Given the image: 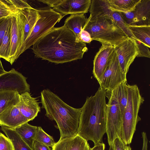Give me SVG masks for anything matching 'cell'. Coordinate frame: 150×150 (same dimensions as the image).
I'll list each match as a JSON object with an SVG mask.
<instances>
[{
  "instance_id": "obj_1",
  "label": "cell",
  "mask_w": 150,
  "mask_h": 150,
  "mask_svg": "<svg viewBox=\"0 0 150 150\" xmlns=\"http://www.w3.org/2000/svg\"><path fill=\"white\" fill-rule=\"evenodd\" d=\"M31 49L35 57L56 64L81 59L88 50L85 43L77 42L74 33L64 24L54 27Z\"/></svg>"
},
{
  "instance_id": "obj_2",
  "label": "cell",
  "mask_w": 150,
  "mask_h": 150,
  "mask_svg": "<svg viewBox=\"0 0 150 150\" xmlns=\"http://www.w3.org/2000/svg\"><path fill=\"white\" fill-rule=\"evenodd\" d=\"M105 91L99 87L93 96L86 98L81 108L77 134L94 145L103 142L106 132Z\"/></svg>"
},
{
  "instance_id": "obj_3",
  "label": "cell",
  "mask_w": 150,
  "mask_h": 150,
  "mask_svg": "<svg viewBox=\"0 0 150 150\" xmlns=\"http://www.w3.org/2000/svg\"><path fill=\"white\" fill-rule=\"evenodd\" d=\"M41 98L45 115L57 124L60 132L59 139L77 135L81 108L70 106L47 89L41 91Z\"/></svg>"
},
{
  "instance_id": "obj_4",
  "label": "cell",
  "mask_w": 150,
  "mask_h": 150,
  "mask_svg": "<svg viewBox=\"0 0 150 150\" xmlns=\"http://www.w3.org/2000/svg\"><path fill=\"white\" fill-rule=\"evenodd\" d=\"M127 105L122 116L120 138L126 145L132 142L138 122L141 120L138 115L140 108L144 101L136 85L128 84Z\"/></svg>"
},
{
  "instance_id": "obj_5",
  "label": "cell",
  "mask_w": 150,
  "mask_h": 150,
  "mask_svg": "<svg viewBox=\"0 0 150 150\" xmlns=\"http://www.w3.org/2000/svg\"><path fill=\"white\" fill-rule=\"evenodd\" d=\"M83 30L90 34L92 40L114 46L128 38L112 20L108 19L90 21L88 18Z\"/></svg>"
},
{
  "instance_id": "obj_6",
  "label": "cell",
  "mask_w": 150,
  "mask_h": 150,
  "mask_svg": "<svg viewBox=\"0 0 150 150\" xmlns=\"http://www.w3.org/2000/svg\"><path fill=\"white\" fill-rule=\"evenodd\" d=\"M40 17L30 36L20 49V55L39 39L47 33L64 17L60 13L50 8L37 9Z\"/></svg>"
},
{
  "instance_id": "obj_7",
  "label": "cell",
  "mask_w": 150,
  "mask_h": 150,
  "mask_svg": "<svg viewBox=\"0 0 150 150\" xmlns=\"http://www.w3.org/2000/svg\"><path fill=\"white\" fill-rule=\"evenodd\" d=\"M108 99L106 108V132L109 145L117 138L120 137L122 115L117 99L111 91H105Z\"/></svg>"
},
{
  "instance_id": "obj_8",
  "label": "cell",
  "mask_w": 150,
  "mask_h": 150,
  "mask_svg": "<svg viewBox=\"0 0 150 150\" xmlns=\"http://www.w3.org/2000/svg\"><path fill=\"white\" fill-rule=\"evenodd\" d=\"M126 75L120 68L115 50L99 83L100 87L105 91H111L121 83L127 82Z\"/></svg>"
},
{
  "instance_id": "obj_9",
  "label": "cell",
  "mask_w": 150,
  "mask_h": 150,
  "mask_svg": "<svg viewBox=\"0 0 150 150\" xmlns=\"http://www.w3.org/2000/svg\"><path fill=\"white\" fill-rule=\"evenodd\" d=\"M24 26V17L20 11L11 16L9 62L11 65L20 56V49L23 42Z\"/></svg>"
},
{
  "instance_id": "obj_10",
  "label": "cell",
  "mask_w": 150,
  "mask_h": 150,
  "mask_svg": "<svg viewBox=\"0 0 150 150\" xmlns=\"http://www.w3.org/2000/svg\"><path fill=\"white\" fill-rule=\"evenodd\" d=\"M114 47L120 68L127 75L130 65L138 54L135 41L133 38H128Z\"/></svg>"
},
{
  "instance_id": "obj_11",
  "label": "cell",
  "mask_w": 150,
  "mask_h": 150,
  "mask_svg": "<svg viewBox=\"0 0 150 150\" xmlns=\"http://www.w3.org/2000/svg\"><path fill=\"white\" fill-rule=\"evenodd\" d=\"M119 13L128 26L150 25V0H141L129 12Z\"/></svg>"
},
{
  "instance_id": "obj_12",
  "label": "cell",
  "mask_w": 150,
  "mask_h": 150,
  "mask_svg": "<svg viewBox=\"0 0 150 150\" xmlns=\"http://www.w3.org/2000/svg\"><path fill=\"white\" fill-rule=\"evenodd\" d=\"M16 91L20 94L30 92V86L26 78L21 73L12 68L0 75V91Z\"/></svg>"
},
{
  "instance_id": "obj_13",
  "label": "cell",
  "mask_w": 150,
  "mask_h": 150,
  "mask_svg": "<svg viewBox=\"0 0 150 150\" xmlns=\"http://www.w3.org/2000/svg\"><path fill=\"white\" fill-rule=\"evenodd\" d=\"M102 44L93 61V73L98 83L115 51L114 46L105 43Z\"/></svg>"
},
{
  "instance_id": "obj_14",
  "label": "cell",
  "mask_w": 150,
  "mask_h": 150,
  "mask_svg": "<svg viewBox=\"0 0 150 150\" xmlns=\"http://www.w3.org/2000/svg\"><path fill=\"white\" fill-rule=\"evenodd\" d=\"M91 0H58L53 9L64 17L71 15L88 12Z\"/></svg>"
},
{
  "instance_id": "obj_15",
  "label": "cell",
  "mask_w": 150,
  "mask_h": 150,
  "mask_svg": "<svg viewBox=\"0 0 150 150\" xmlns=\"http://www.w3.org/2000/svg\"><path fill=\"white\" fill-rule=\"evenodd\" d=\"M18 105L21 114L28 122L33 120L40 111L37 98L32 97L28 92L20 94V101Z\"/></svg>"
},
{
  "instance_id": "obj_16",
  "label": "cell",
  "mask_w": 150,
  "mask_h": 150,
  "mask_svg": "<svg viewBox=\"0 0 150 150\" xmlns=\"http://www.w3.org/2000/svg\"><path fill=\"white\" fill-rule=\"evenodd\" d=\"M18 104L8 108L0 114V126L14 129L28 122L21 114Z\"/></svg>"
},
{
  "instance_id": "obj_17",
  "label": "cell",
  "mask_w": 150,
  "mask_h": 150,
  "mask_svg": "<svg viewBox=\"0 0 150 150\" xmlns=\"http://www.w3.org/2000/svg\"><path fill=\"white\" fill-rule=\"evenodd\" d=\"M91 149L87 141L77 134L59 139L52 150H90Z\"/></svg>"
},
{
  "instance_id": "obj_18",
  "label": "cell",
  "mask_w": 150,
  "mask_h": 150,
  "mask_svg": "<svg viewBox=\"0 0 150 150\" xmlns=\"http://www.w3.org/2000/svg\"><path fill=\"white\" fill-rule=\"evenodd\" d=\"M88 18L93 21L100 18L112 20V11L109 8L108 0H92L90 7Z\"/></svg>"
},
{
  "instance_id": "obj_19",
  "label": "cell",
  "mask_w": 150,
  "mask_h": 150,
  "mask_svg": "<svg viewBox=\"0 0 150 150\" xmlns=\"http://www.w3.org/2000/svg\"><path fill=\"white\" fill-rule=\"evenodd\" d=\"M19 11L23 15L24 18V42L30 35L40 16L37 9L32 7Z\"/></svg>"
},
{
  "instance_id": "obj_20",
  "label": "cell",
  "mask_w": 150,
  "mask_h": 150,
  "mask_svg": "<svg viewBox=\"0 0 150 150\" xmlns=\"http://www.w3.org/2000/svg\"><path fill=\"white\" fill-rule=\"evenodd\" d=\"M84 13L71 15L64 22V25L74 34L77 42L79 41L80 33L86 23V18Z\"/></svg>"
},
{
  "instance_id": "obj_21",
  "label": "cell",
  "mask_w": 150,
  "mask_h": 150,
  "mask_svg": "<svg viewBox=\"0 0 150 150\" xmlns=\"http://www.w3.org/2000/svg\"><path fill=\"white\" fill-rule=\"evenodd\" d=\"M20 101V94L13 90L0 91V114L8 108L17 105Z\"/></svg>"
},
{
  "instance_id": "obj_22",
  "label": "cell",
  "mask_w": 150,
  "mask_h": 150,
  "mask_svg": "<svg viewBox=\"0 0 150 150\" xmlns=\"http://www.w3.org/2000/svg\"><path fill=\"white\" fill-rule=\"evenodd\" d=\"M38 127L24 123L14 129L22 139L32 149Z\"/></svg>"
},
{
  "instance_id": "obj_23",
  "label": "cell",
  "mask_w": 150,
  "mask_h": 150,
  "mask_svg": "<svg viewBox=\"0 0 150 150\" xmlns=\"http://www.w3.org/2000/svg\"><path fill=\"white\" fill-rule=\"evenodd\" d=\"M109 8L113 11L127 13L133 11L141 0H108Z\"/></svg>"
},
{
  "instance_id": "obj_24",
  "label": "cell",
  "mask_w": 150,
  "mask_h": 150,
  "mask_svg": "<svg viewBox=\"0 0 150 150\" xmlns=\"http://www.w3.org/2000/svg\"><path fill=\"white\" fill-rule=\"evenodd\" d=\"M1 129L11 141L14 150H33L22 139L14 129L1 127Z\"/></svg>"
},
{
  "instance_id": "obj_25",
  "label": "cell",
  "mask_w": 150,
  "mask_h": 150,
  "mask_svg": "<svg viewBox=\"0 0 150 150\" xmlns=\"http://www.w3.org/2000/svg\"><path fill=\"white\" fill-rule=\"evenodd\" d=\"M135 38L150 47V25H129Z\"/></svg>"
},
{
  "instance_id": "obj_26",
  "label": "cell",
  "mask_w": 150,
  "mask_h": 150,
  "mask_svg": "<svg viewBox=\"0 0 150 150\" xmlns=\"http://www.w3.org/2000/svg\"><path fill=\"white\" fill-rule=\"evenodd\" d=\"M128 84L127 82L122 83L111 91L117 100L122 116L127 103Z\"/></svg>"
},
{
  "instance_id": "obj_27",
  "label": "cell",
  "mask_w": 150,
  "mask_h": 150,
  "mask_svg": "<svg viewBox=\"0 0 150 150\" xmlns=\"http://www.w3.org/2000/svg\"><path fill=\"white\" fill-rule=\"evenodd\" d=\"M11 25L8 28L0 46V58L9 62L11 45Z\"/></svg>"
},
{
  "instance_id": "obj_28",
  "label": "cell",
  "mask_w": 150,
  "mask_h": 150,
  "mask_svg": "<svg viewBox=\"0 0 150 150\" xmlns=\"http://www.w3.org/2000/svg\"><path fill=\"white\" fill-rule=\"evenodd\" d=\"M112 20L117 26L123 31L128 38L135 39L130 31L129 26L125 22L119 12L112 11Z\"/></svg>"
},
{
  "instance_id": "obj_29",
  "label": "cell",
  "mask_w": 150,
  "mask_h": 150,
  "mask_svg": "<svg viewBox=\"0 0 150 150\" xmlns=\"http://www.w3.org/2000/svg\"><path fill=\"white\" fill-rule=\"evenodd\" d=\"M35 140L52 148L55 143L53 137L46 133L40 127L38 128Z\"/></svg>"
},
{
  "instance_id": "obj_30",
  "label": "cell",
  "mask_w": 150,
  "mask_h": 150,
  "mask_svg": "<svg viewBox=\"0 0 150 150\" xmlns=\"http://www.w3.org/2000/svg\"><path fill=\"white\" fill-rule=\"evenodd\" d=\"M3 1L15 14L23 9L32 7L25 0H3Z\"/></svg>"
},
{
  "instance_id": "obj_31",
  "label": "cell",
  "mask_w": 150,
  "mask_h": 150,
  "mask_svg": "<svg viewBox=\"0 0 150 150\" xmlns=\"http://www.w3.org/2000/svg\"><path fill=\"white\" fill-rule=\"evenodd\" d=\"M11 16L0 19V46L6 31L11 25Z\"/></svg>"
},
{
  "instance_id": "obj_32",
  "label": "cell",
  "mask_w": 150,
  "mask_h": 150,
  "mask_svg": "<svg viewBox=\"0 0 150 150\" xmlns=\"http://www.w3.org/2000/svg\"><path fill=\"white\" fill-rule=\"evenodd\" d=\"M135 41L138 50V57H146L150 58V48L143 43L136 39H133Z\"/></svg>"
},
{
  "instance_id": "obj_33",
  "label": "cell",
  "mask_w": 150,
  "mask_h": 150,
  "mask_svg": "<svg viewBox=\"0 0 150 150\" xmlns=\"http://www.w3.org/2000/svg\"><path fill=\"white\" fill-rule=\"evenodd\" d=\"M0 150H14L11 140L0 132Z\"/></svg>"
},
{
  "instance_id": "obj_34",
  "label": "cell",
  "mask_w": 150,
  "mask_h": 150,
  "mask_svg": "<svg viewBox=\"0 0 150 150\" xmlns=\"http://www.w3.org/2000/svg\"><path fill=\"white\" fill-rule=\"evenodd\" d=\"M3 1L0 0V19L15 14Z\"/></svg>"
},
{
  "instance_id": "obj_35",
  "label": "cell",
  "mask_w": 150,
  "mask_h": 150,
  "mask_svg": "<svg viewBox=\"0 0 150 150\" xmlns=\"http://www.w3.org/2000/svg\"><path fill=\"white\" fill-rule=\"evenodd\" d=\"M114 150H132L129 145H126L120 137L115 139L112 143Z\"/></svg>"
},
{
  "instance_id": "obj_36",
  "label": "cell",
  "mask_w": 150,
  "mask_h": 150,
  "mask_svg": "<svg viewBox=\"0 0 150 150\" xmlns=\"http://www.w3.org/2000/svg\"><path fill=\"white\" fill-rule=\"evenodd\" d=\"M92 40L90 34L86 31L82 30L80 35L79 41L85 43H90Z\"/></svg>"
},
{
  "instance_id": "obj_37",
  "label": "cell",
  "mask_w": 150,
  "mask_h": 150,
  "mask_svg": "<svg viewBox=\"0 0 150 150\" xmlns=\"http://www.w3.org/2000/svg\"><path fill=\"white\" fill-rule=\"evenodd\" d=\"M32 149L33 150H52L49 146L35 140L34 142Z\"/></svg>"
},
{
  "instance_id": "obj_38",
  "label": "cell",
  "mask_w": 150,
  "mask_h": 150,
  "mask_svg": "<svg viewBox=\"0 0 150 150\" xmlns=\"http://www.w3.org/2000/svg\"><path fill=\"white\" fill-rule=\"evenodd\" d=\"M143 140V144L142 150H148V140L146 133L143 132L142 133Z\"/></svg>"
},
{
  "instance_id": "obj_39",
  "label": "cell",
  "mask_w": 150,
  "mask_h": 150,
  "mask_svg": "<svg viewBox=\"0 0 150 150\" xmlns=\"http://www.w3.org/2000/svg\"><path fill=\"white\" fill-rule=\"evenodd\" d=\"M58 0H38V1L41 2L44 4H46L50 7H52L57 3Z\"/></svg>"
},
{
  "instance_id": "obj_40",
  "label": "cell",
  "mask_w": 150,
  "mask_h": 150,
  "mask_svg": "<svg viewBox=\"0 0 150 150\" xmlns=\"http://www.w3.org/2000/svg\"><path fill=\"white\" fill-rule=\"evenodd\" d=\"M105 145L103 142L94 145L93 147L91 148L90 150H105Z\"/></svg>"
},
{
  "instance_id": "obj_41",
  "label": "cell",
  "mask_w": 150,
  "mask_h": 150,
  "mask_svg": "<svg viewBox=\"0 0 150 150\" xmlns=\"http://www.w3.org/2000/svg\"><path fill=\"white\" fill-rule=\"evenodd\" d=\"M6 72L3 67L0 58V75Z\"/></svg>"
},
{
  "instance_id": "obj_42",
  "label": "cell",
  "mask_w": 150,
  "mask_h": 150,
  "mask_svg": "<svg viewBox=\"0 0 150 150\" xmlns=\"http://www.w3.org/2000/svg\"><path fill=\"white\" fill-rule=\"evenodd\" d=\"M109 148L108 150H114L112 144V143L110 145Z\"/></svg>"
}]
</instances>
